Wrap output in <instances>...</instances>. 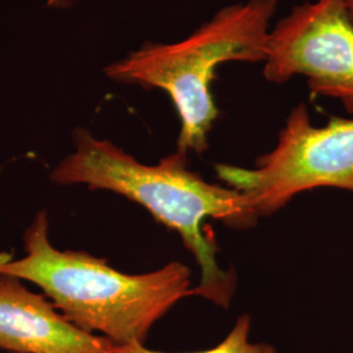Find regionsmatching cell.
<instances>
[{
    "instance_id": "obj_1",
    "label": "cell",
    "mask_w": 353,
    "mask_h": 353,
    "mask_svg": "<svg viewBox=\"0 0 353 353\" xmlns=\"http://www.w3.org/2000/svg\"><path fill=\"white\" fill-rule=\"evenodd\" d=\"M75 152L51 172L55 185H85L106 190L143 205L165 227L176 232L201 268L192 296L228 307L236 292V274L217 263V248L204 232L207 219L237 229L250 228L259 217L245 194L207 182L190 170L188 153L176 151L156 165L141 164L112 141L94 138L88 130L72 134Z\"/></svg>"
},
{
    "instance_id": "obj_2",
    "label": "cell",
    "mask_w": 353,
    "mask_h": 353,
    "mask_svg": "<svg viewBox=\"0 0 353 353\" xmlns=\"http://www.w3.org/2000/svg\"><path fill=\"white\" fill-rule=\"evenodd\" d=\"M49 229L48 212L39 211L24 233L26 255H0V275L36 284L68 322L117 347L144 344L153 325L192 296L188 265L172 262L130 275L88 252L57 249Z\"/></svg>"
},
{
    "instance_id": "obj_3",
    "label": "cell",
    "mask_w": 353,
    "mask_h": 353,
    "mask_svg": "<svg viewBox=\"0 0 353 353\" xmlns=\"http://www.w3.org/2000/svg\"><path fill=\"white\" fill-rule=\"evenodd\" d=\"M278 6L279 0H246L224 7L178 42H145L109 64L105 75L164 90L181 121L176 151L203 153L220 113L212 94L216 68L230 62L265 63Z\"/></svg>"
},
{
    "instance_id": "obj_4",
    "label": "cell",
    "mask_w": 353,
    "mask_h": 353,
    "mask_svg": "<svg viewBox=\"0 0 353 353\" xmlns=\"http://www.w3.org/2000/svg\"><path fill=\"white\" fill-rule=\"evenodd\" d=\"M217 176L248 196L258 216L275 214L293 196L318 188L353 192V118L331 117L313 126L307 105L292 109L276 147L255 168L217 164Z\"/></svg>"
},
{
    "instance_id": "obj_5",
    "label": "cell",
    "mask_w": 353,
    "mask_h": 353,
    "mask_svg": "<svg viewBox=\"0 0 353 353\" xmlns=\"http://www.w3.org/2000/svg\"><path fill=\"white\" fill-rule=\"evenodd\" d=\"M263 76L274 84L303 76L314 94L341 101L353 117V23L341 1H306L280 19L270 33Z\"/></svg>"
},
{
    "instance_id": "obj_6",
    "label": "cell",
    "mask_w": 353,
    "mask_h": 353,
    "mask_svg": "<svg viewBox=\"0 0 353 353\" xmlns=\"http://www.w3.org/2000/svg\"><path fill=\"white\" fill-rule=\"evenodd\" d=\"M24 280L0 275V348L12 353H112L114 344L68 322Z\"/></svg>"
},
{
    "instance_id": "obj_7",
    "label": "cell",
    "mask_w": 353,
    "mask_h": 353,
    "mask_svg": "<svg viewBox=\"0 0 353 353\" xmlns=\"http://www.w3.org/2000/svg\"><path fill=\"white\" fill-rule=\"evenodd\" d=\"M252 330V318L248 314L241 316L234 323L230 332L225 339L219 343L210 350L199 351V352H179V353H279L275 347L265 344V343H250L249 335ZM112 353H174L153 351L147 348L144 344L134 343L128 345H114Z\"/></svg>"
},
{
    "instance_id": "obj_8",
    "label": "cell",
    "mask_w": 353,
    "mask_h": 353,
    "mask_svg": "<svg viewBox=\"0 0 353 353\" xmlns=\"http://www.w3.org/2000/svg\"><path fill=\"white\" fill-rule=\"evenodd\" d=\"M75 0H49V6L55 8H68L74 4Z\"/></svg>"
},
{
    "instance_id": "obj_9",
    "label": "cell",
    "mask_w": 353,
    "mask_h": 353,
    "mask_svg": "<svg viewBox=\"0 0 353 353\" xmlns=\"http://www.w3.org/2000/svg\"><path fill=\"white\" fill-rule=\"evenodd\" d=\"M339 1H341V6L344 7L350 20L353 23V0H339Z\"/></svg>"
}]
</instances>
